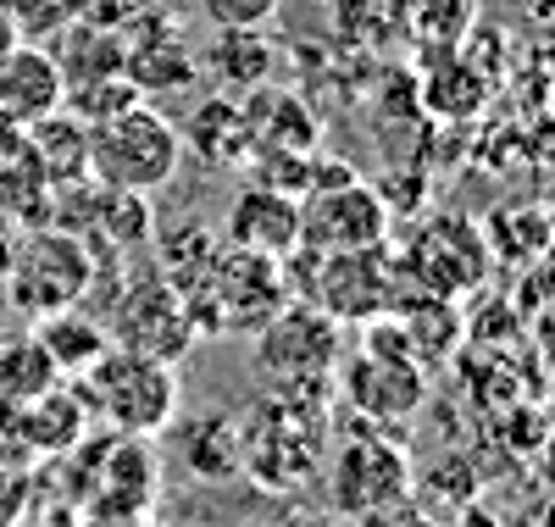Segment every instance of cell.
<instances>
[{
    "mask_svg": "<svg viewBox=\"0 0 555 527\" xmlns=\"http://www.w3.org/2000/svg\"><path fill=\"white\" fill-rule=\"evenodd\" d=\"M67 383L83 400L89 422H101L106 434H128V439H162L178 422V406H183V383H178L172 361L117 350V345L89 372H78Z\"/></svg>",
    "mask_w": 555,
    "mask_h": 527,
    "instance_id": "1",
    "label": "cell"
},
{
    "mask_svg": "<svg viewBox=\"0 0 555 527\" xmlns=\"http://www.w3.org/2000/svg\"><path fill=\"white\" fill-rule=\"evenodd\" d=\"M339 395L350 400L361 427H384V434H405L411 416L428 406V372L411 361L395 317L366 322L361 345L339 356Z\"/></svg>",
    "mask_w": 555,
    "mask_h": 527,
    "instance_id": "2",
    "label": "cell"
},
{
    "mask_svg": "<svg viewBox=\"0 0 555 527\" xmlns=\"http://www.w3.org/2000/svg\"><path fill=\"white\" fill-rule=\"evenodd\" d=\"M240 434H245V472L261 489H278V494L306 489L322 466V434H328L322 383H311V389H272V406L240 422Z\"/></svg>",
    "mask_w": 555,
    "mask_h": 527,
    "instance_id": "3",
    "label": "cell"
},
{
    "mask_svg": "<svg viewBox=\"0 0 555 527\" xmlns=\"http://www.w3.org/2000/svg\"><path fill=\"white\" fill-rule=\"evenodd\" d=\"M183 167L178 123L156 101H133L106 123H89V178L101 189H128V195H156Z\"/></svg>",
    "mask_w": 555,
    "mask_h": 527,
    "instance_id": "4",
    "label": "cell"
},
{
    "mask_svg": "<svg viewBox=\"0 0 555 527\" xmlns=\"http://www.w3.org/2000/svg\"><path fill=\"white\" fill-rule=\"evenodd\" d=\"M311 272L289 278V295L311 300L317 311H328L339 327H366L395 311L400 290H405V267L389 245H366V250H334L317 256L306 250Z\"/></svg>",
    "mask_w": 555,
    "mask_h": 527,
    "instance_id": "5",
    "label": "cell"
},
{
    "mask_svg": "<svg viewBox=\"0 0 555 527\" xmlns=\"http://www.w3.org/2000/svg\"><path fill=\"white\" fill-rule=\"evenodd\" d=\"M284 300H295L284 261L222 245L211 278L195 295H183V311L195 322V339H228V333H256Z\"/></svg>",
    "mask_w": 555,
    "mask_h": 527,
    "instance_id": "6",
    "label": "cell"
},
{
    "mask_svg": "<svg viewBox=\"0 0 555 527\" xmlns=\"http://www.w3.org/2000/svg\"><path fill=\"white\" fill-rule=\"evenodd\" d=\"M0 278H7V300L34 322V317L83 306L89 278H95V256H89V245L78 233L39 222L23 245H12V261Z\"/></svg>",
    "mask_w": 555,
    "mask_h": 527,
    "instance_id": "7",
    "label": "cell"
},
{
    "mask_svg": "<svg viewBox=\"0 0 555 527\" xmlns=\"http://www.w3.org/2000/svg\"><path fill=\"white\" fill-rule=\"evenodd\" d=\"M256 372L272 389H311L328 383L339 356H345V333L328 311H317L311 300H284L256 333Z\"/></svg>",
    "mask_w": 555,
    "mask_h": 527,
    "instance_id": "8",
    "label": "cell"
},
{
    "mask_svg": "<svg viewBox=\"0 0 555 527\" xmlns=\"http://www.w3.org/2000/svg\"><path fill=\"white\" fill-rule=\"evenodd\" d=\"M411 455L400 434L384 427H361L350 434L328 466V505L334 516H378V511H405L411 505Z\"/></svg>",
    "mask_w": 555,
    "mask_h": 527,
    "instance_id": "9",
    "label": "cell"
},
{
    "mask_svg": "<svg viewBox=\"0 0 555 527\" xmlns=\"http://www.w3.org/2000/svg\"><path fill=\"white\" fill-rule=\"evenodd\" d=\"M101 322H106L117 350H139V356H156V361H172V367L195 345V322L183 311V295L162 272H145V283L122 272V290L112 295Z\"/></svg>",
    "mask_w": 555,
    "mask_h": 527,
    "instance_id": "10",
    "label": "cell"
},
{
    "mask_svg": "<svg viewBox=\"0 0 555 527\" xmlns=\"http://www.w3.org/2000/svg\"><path fill=\"white\" fill-rule=\"evenodd\" d=\"M389 201L384 189L345 178L328 189H306L300 195V245L317 256L334 250H366V245H389Z\"/></svg>",
    "mask_w": 555,
    "mask_h": 527,
    "instance_id": "11",
    "label": "cell"
},
{
    "mask_svg": "<svg viewBox=\"0 0 555 527\" xmlns=\"http://www.w3.org/2000/svg\"><path fill=\"white\" fill-rule=\"evenodd\" d=\"M400 267H405V283H416V290H428L439 300L473 295L478 283L489 278V239L467 217H434L423 233L411 239V250L400 256Z\"/></svg>",
    "mask_w": 555,
    "mask_h": 527,
    "instance_id": "12",
    "label": "cell"
},
{
    "mask_svg": "<svg viewBox=\"0 0 555 527\" xmlns=\"http://www.w3.org/2000/svg\"><path fill=\"white\" fill-rule=\"evenodd\" d=\"M122 78L145 94V101H162V94H178V89H190L201 78V62L190 51V39H183V28L145 7L139 17H128L122 28Z\"/></svg>",
    "mask_w": 555,
    "mask_h": 527,
    "instance_id": "13",
    "label": "cell"
},
{
    "mask_svg": "<svg viewBox=\"0 0 555 527\" xmlns=\"http://www.w3.org/2000/svg\"><path fill=\"white\" fill-rule=\"evenodd\" d=\"M222 245L284 261L300 245V201L284 195V189L250 183L245 195L228 206V217H222Z\"/></svg>",
    "mask_w": 555,
    "mask_h": 527,
    "instance_id": "14",
    "label": "cell"
},
{
    "mask_svg": "<svg viewBox=\"0 0 555 527\" xmlns=\"http://www.w3.org/2000/svg\"><path fill=\"white\" fill-rule=\"evenodd\" d=\"M62 67L51 56V44H12L7 56H0V128H28L39 123L44 112H56L62 106Z\"/></svg>",
    "mask_w": 555,
    "mask_h": 527,
    "instance_id": "15",
    "label": "cell"
},
{
    "mask_svg": "<svg viewBox=\"0 0 555 527\" xmlns=\"http://www.w3.org/2000/svg\"><path fill=\"white\" fill-rule=\"evenodd\" d=\"M256 101L245 106L250 123V151H317V112L295 89H250Z\"/></svg>",
    "mask_w": 555,
    "mask_h": 527,
    "instance_id": "16",
    "label": "cell"
},
{
    "mask_svg": "<svg viewBox=\"0 0 555 527\" xmlns=\"http://www.w3.org/2000/svg\"><path fill=\"white\" fill-rule=\"evenodd\" d=\"M44 44H51V56H56L67 89L95 83V78H117V73H122V34L106 28V23H95V17L67 23L56 39H44Z\"/></svg>",
    "mask_w": 555,
    "mask_h": 527,
    "instance_id": "17",
    "label": "cell"
},
{
    "mask_svg": "<svg viewBox=\"0 0 555 527\" xmlns=\"http://www.w3.org/2000/svg\"><path fill=\"white\" fill-rule=\"evenodd\" d=\"M34 339L51 350V361H56V372L62 377H78V372H89L106 350H112V333H106V322L95 317V311H83V306H67V311H51V317H34Z\"/></svg>",
    "mask_w": 555,
    "mask_h": 527,
    "instance_id": "18",
    "label": "cell"
},
{
    "mask_svg": "<svg viewBox=\"0 0 555 527\" xmlns=\"http://www.w3.org/2000/svg\"><path fill=\"white\" fill-rule=\"evenodd\" d=\"M395 327H400V339H405V350H411V361L423 367V372H434V367H444L450 361V350H455V339H461V317H455V306L450 300H439V295H400L395 300Z\"/></svg>",
    "mask_w": 555,
    "mask_h": 527,
    "instance_id": "19",
    "label": "cell"
},
{
    "mask_svg": "<svg viewBox=\"0 0 555 527\" xmlns=\"http://www.w3.org/2000/svg\"><path fill=\"white\" fill-rule=\"evenodd\" d=\"M23 139H28L34 162L44 167V178H51V189L89 178V123H78L67 106H56V112H44L39 123H28Z\"/></svg>",
    "mask_w": 555,
    "mask_h": 527,
    "instance_id": "20",
    "label": "cell"
},
{
    "mask_svg": "<svg viewBox=\"0 0 555 527\" xmlns=\"http://www.w3.org/2000/svg\"><path fill=\"white\" fill-rule=\"evenodd\" d=\"M183 151H195L201 162L211 167H228V162H250V123H245V106L228 101V94H211L201 101V112L178 128Z\"/></svg>",
    "mask_w": 555,
    "mask_h": 527,
    "instance_id": "21",
    "label": "cell"
},
{
    "mask_svg": "<svg viewBox=\"0 0 555 527\" xmlns=\"http://www.w3.org/2000/svg\"><path fill=\"white\" fill-rule=\"evenodd\" d=\"M228 94H250L272 78V44L261 28H217V39L195 56Z\"/></svg>",
    "mask_w": 555,
    "mask_h": 527,
    "instance_id": "22",
    "label": "cell"
},
{
    "mask_svg": "<svg viewBox=\"0 0 555 527\" xmlns=\"http://www.w3.org/2000/svg\"><path fill=\"white\" fill-rule=\"evenodd\" d=\"M23 422H28V439H34L39 461H56V455L78 450L89 434H95V422H89V411H83V400L73 395L67 377L56 383L51 395L28 400V406H23Z\"/></svg>",
    "mask_w": 555,
    "mask_h": 527,
    "instance_id": "23",
    "label": "cell"
},
{
    "mask_svg": "<svg viewBox=\"0 0 555 527\" xmlns=\"http://www.w3.org/2000/svg\"><path fill=\"white\" fill-rule=\"evenodd\" d=\"M183 461H190L195 477L206 484H228V477L245 472V434H240V416H201L183 427Z\"/></svg>",
    "mask_w": 555,
    "mask_h": 527,
    "instance_id": "24",
    "label": "cell"
},
{
    "mask_svg": "<svg viewBox=\"0 0 555 527\" xmlns=\"http://www.w3.org/2000/svg\"><path fill=\"white\" fill-rule=\"evenodd\" d=\"M217 256H222V233H211V228H201V222H183V228H172V233L162 239L156 272L172 283L178 295H195L201 283L211 278Z\"/></svg>",
    "mask_w": 555,
    "mask_h": 527,
    "instance_id": "25",
    "label": "cell"
},
{
    "mask_svg": "<svg viewBox=\"0 0 555 527\" xmlns=\"http://www.w3.org/2000/svg\"><path fill=\"white\" fill-rule=\"evenodd\" d=\"M62 383L51 350H44L34 333H12V339H0V400L12 406H28L39 395H51Z\"/></svg>",
    "mask_w": 555,
    "mask_h": 527,
    "instance_id": "26",
    "label": "cell"
},
{
    "mask_svg": "<svg viewBox=\"0 0 555 527\" xmlns=\"http://www.w3.org/2000/svg\"><path fill=\"white\" fill-rule=\"evenodd\" d=\"M83 7H89V0H0V12L12 17V28L23 39H34V44L56 39L67 23H78Z\"/></svg>",
    "mask_w": 555,
    "mask_h": 527,
    "instance_id": "27",
    "label": "cell"
},
{
    "mask_svg": "<svg viewBox=\"0 0 555 527\" xmlns=\"http://www.w3.org/2000/svg\"><path fill=\"white\" fill-rule=\"evenodd\" d=\"M133 101H145L122 73L117 78H95V83H78V89H67L62 94V106L78 117V123H106V117H117L122 106H133Z\"/></svg>",
    "mask_w": 555,
    "mask_h": 527,
    "instance_id": "28",
    "label": "cell"
},
{
    "mask_svg": "<svg viewBox=\"0 0 555 527\" xmlns=\"http://www.w3.org/2000/svg\"><path fill=\"white\" fill-rule=\"evenodd\" d=\"M284 0H201V17L211 28H267Z\"/></svg>",
    "mask_w": 555,
    "mask_h": 527,
    "instance_id": "29",
    "label": "cell"
},
{
    "mask_svg": "<svg viewBox=\"0 0 555 527\" xmlns=\"http://www.w3.org/2000/svg\"><path fill=\"white\" fill-rule=\"evenodd\" d=\"M0 466H17V472H34L39 466V450L28 439L23 406H12V400H0Z\"/></svg>",
    "mask_w": 555,
    "mask_h": 527,
    "instance_id": "30",
    "label": "cell"
},
{
    "mask_svg": "<svg viewBox=\"0 0 555 527\" xmlns=\"http://www.w3.org/2000/svg\"><path fill=\"white\" fill-rule=\"evenodd\" d=\"M34 511V472L0 466V527H23Z\"/></svg>",
    "mask_w": 555,
    "mask_h": 527,
    "instance_id": "31",
    "label": "cell"
},
{
    "mask_svg": "<svg viewBox=\"0 0 555 527\" xmlns=\"http://www.w3.org/2000/svg\"><path fill=\"white\" fill-rule=\"evenodd\" d=\"M89 527H162L156 516H89Z\"/></svg>",
    "mask_w": 555,
    "mask_h": 527,
    "instance_id": "32",
    "label": "cell"
},
{
    "mask_svg": "<svg viewBox=\"0 0 555 527\" xmlns=\"http://www.w3.org/2000/svg\"><path fill=\"white\" fill-rule=\"evenodd\" d=\"M455 516H461V527H494V516H489V511H478V505H461Z\"/></svg>",
    "mask_w": 555,
    "mask_h": 527,
    "instance_id": "33",
    "label": "cell"
},
{
    "mask_svg": "<svg viewBox=\"0 0 555 527\" xmlns=\"http://www.w3.org/2000/svg\"><path fill=\"white\" fill-rule=\"evenodd\" d=\"M12 44H23V34L12 28V17H7V12H0V56H7V51H12Z\"/></svg>",
    "mask_w": 555,
    "mask_h": 527,
    "instance_id": "34",
    "label": "cell"
},
{
    "mask_svg": "<svg viewBox=\"0 0 555 527\" xmlns=\"http://www.w3.org/2000/svg\"><path fill=\"white\" fill-rule=\"evenodd\" d=\"M356 527H400L395 511H378V516H356Z\"/></svg>",
    "mask_w": 555,
    "mask_h": 527,
    "instance_id": "35",
    "label": "cell"
},
{
    "mask_svg": "<svg viewBox=\"0 0 555 527\" xmlns=\"http://www.w3.org/2000/svg\"><path fill=\"white\" fill-rule=\"evenodd\" d=\"M528 7L539 12V23H555V0H528Z\"/></svg>",
    "mask_w": 555,
    "mask_h": 527,
    "instance_id": "36",
    "label": "cell"
},
{
    "mask_svg": "<svg viewBox=\"0 0 555 527\" xmlns=\"http://www.w3.org/2000/svg\"><path fill=\"white\" fill-rule=\"evenodd\" d=\"M539 527H555V500L544 505V522H539Z\"/></svg>",
    "mask_w": 555,
    "mask_h": 527,
    "instance_id": "37",
    "label": "cell"
},
{
    "mask_svg": "<svg viewBox=\"0 0 555 527\" xmlns=\"http://www.w3.org/2000/svg\"><path fill=\"white\" fill-rule=\"evenodd\" d=\"M550 466H555V434H550Z\"/></svg>",
    "mask_w": 555,
    "mask_h": 527,
    "instance_id": "38",
    "label": "cell"
},
{
    "mask_svg": "<svg viewBox=\"0 0 555 527\" xmlns=\"http://www.w3.org/2000/svg\"><path fill=\"white\" fill-rule=\"evenodd\" d=\"M23 527H28V522H23Z\"/></svg>",
    "mask_w": 555,
    "mask_h": 527,
    "instance_id": "39",
    "label": "cell"
}]
</instances>
